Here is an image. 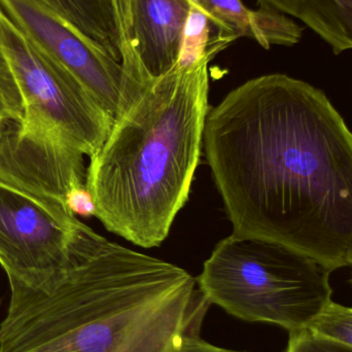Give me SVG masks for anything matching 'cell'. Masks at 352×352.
Listing matches in <instances>:
<instances>
[{
  "label": "cell",
  "mask_w": 352,
  "mask_h": 352,
  "mask_svg": "<svg viewBox=\"0 0 352 352\" xmlns=\"http://www.w3.org/2000/svg\"><path fill=\"white\" fill-rule=\"evenodd\" d=\"M205 156L234 235L293 248L331 271L352 260V132L322 91L285 74L209 109Z\"/></svg>",
  "instance_id": "1"
},
{
  "label": "cell",
  "mask_w": 352,
  "mask_h": 352,
  "mask_svg": "<svg viewBox=\"0 0 352 352\" xmlns=\"http://www.w3.org/2000/svg\"><path fill=\"white\" fill-rule=\"evenodd\" d=\"M210 61L177 65L130 91L90 159L97 219L140 248L160 245L188 201L210 109Z\"/></svg>",
  "instance_id": "2"
},
{
  "label": "cell",
  "mask_w": 352,
  "mask_h": 352,
  "mask_svg": "<svg viewBox=\"0 0 352 352\" xmlns=\"http://www.w3.org/2000/svg\"><path fill=\"white\" fill-rule=\"evenodd\" d=\"M195 285L184 269L109 241L80 221L63 268L37 287L10 283L0 352H111Z\"/></svg>",
  "instance_id": "3"
},
{
  "label": "cell",
  "mask_w": 352,
  "mask_h": 352,
  "mask_svg": "<svg viewBox=\"0 0 352 352\" xmlns=\"http://www.w3.org/2000/svg\"><path fill=\"white\" fill-rule=\"evenodd\" d=\"M332 272L283 244L232 234L217 243L196 281L209 304L292 334L307 330L333 301Z\"/></svg>",
  "instance_id": "4"
},
{
  "label": "cell",
  "mask_w": 352,
  "mask_h": 352,
  "mask_svg": "<svg viewBox=\"0 0 352 352\" xmlns=\"http://www.w3.org/2000/svg\"><path fill=\"white\" fill-rule=\"evenodd\" d=\"M0 50L10 62L22 94L21 138L67 146L93 158L113 119L63 66L35 45L0 8Z\"/></svg>",
  "instance_id": "5"
},
{
  "label": "cell",
  "mask_w": 352,
  "mask_h": 352,
  "mask_svg": "<svg viewBox=\"0 0 352 352\" xmlns=\"http://www.w3.org/2000/svg\"><path fill=\"white\" fill-rule=\"evenodd\" d=\"M80 221L65 203L0 178V265L37 287L63 268Z\"/></svg>",
  "instance_id": "6"
},
{
  "label": "cell",
  "mask_w": 352,
  "mask_h": 352,
  "mask_svg": "<svg viewBox=\"0 0 352 352\" xmlns=\"http://www.w3.org/2000/svg\"><path fill=\"white\" fill-rule=\"evenodd\" d=\"M14 24L70 72L115 119L125 86L121 62L107 55L41 0H0Z\"/></svg>",
  "instance_id": "7"
},
{
  "label": "cell",
  "mask_w": 352,
  "mask_h": 352,
  "mask_svg": "<svg viewBox=\"0 0 352 352\" xmlns=\"http://www.w3.org/2000/svg\"><path fill=\"white\" fill-rule=\"evenodd\" d=\"M125 82L142 84L177 66L190 0H111Z\"/></svg>",
  "instance_id": "8"
},
{
  "label": "cell",
  "mask_w": 352,
  "mask_h": 352,
  "mask_svg": "<svg viewBox=\"0 0 352 352\" xmlns=\"http://www.w3.org/2000/svg\"><path fill=\"white\" fill-rule=\"evenodd\" d=\"M208 305L197 285L190 287L138 322L111 352H173L184 337L199 334Z\"/></svg>",
  "instance_id": "9"
},
{
  "label": "cell",
  "mask_w": 352,
  "mask_h": 352,
  "mask_svg": "<svg viewBox=\"0 0 352 352\" xmlns=\"http://www.w3.org/2000/svg\"><path fill=\"white\" fill-rule=\"evenodd\" d=\"M194 4L237 38L248 37L265 49L295 45L303 32V28L289 16L266 6L250 10L241 0H200Z\"/></svg>",
  "instance_id": "10"
},
{
  "label": "cell",
  "mask_w": 352,
  "mask_h": 352,
  "mask_svg": "<svg viewBox=\"0 0 352 352\" xmlns=\"http://www.w3.org/2000/svg\"><path fill=\"white\" fill-rule=\"evenodd\" d=\"M260 6L293 16L336 54L352 51V0H256Z\"/></svg>",
  "instance_id": "11"
},
{
  "label": "cell",
  "mask_w": 352,
  "mask_h": 352,
  "mask_svg": "<svg viewBox=\"0 0 352 352\" xmlns=\"http://www.w3.org/2000/svg\"><path fill=\"white\" fill-rule=\"evenodd\" d=\"M78 32L121 61V41L111 0H41Z\"/></svg>",
  "instance_id": "12"
},
{
  "label": "cell",
  "mask_w": 352,
  "mask_h": 352,
  "mask_svg": "<svg viewBox=\"0 0 352 352\" xmlns=\"http://www.w3.org/2000/svg\"><path fill=\"white\" fill-rule=\"evenodd\" d=\"M24 103L10 62L0 50V144L22 124Z\"/></svg>",
  "instance_id": "13"
},
{
  "label": "cell",
  "mask_w": 352,
  "mask_h": 352,
  "mask_svg": "<svg viewBox=\"0 0 352 352\" xmlns=\"http://www.w3.org/2000/svg\"><path fill=\"white\" fill-rule=\"evenodd\" d=\"M306 331L316 338L352 351V308L332 301Z\"/></svg>",
  "instance_id": "14"
},
{
  "label": "cell",
  "mask_w": 352,
  "mask_h": 352,
  "mask_svg": "<svg viewBox=\"0 0 352 352\" xmlns=\"http://www.w3.org/2000/svg\"><path fill=\"white\" fill-rule=\"evenodd\" d=\"M287 349L292 352H352L342 345L316 338L306 330L289 334Z\"/></svg>",
  "instance_id": "15"
},
{
  "label": "cell",
  "mask_w": 352,
  "mask_h": 352,
  "mask_svg": "<svg viewBox=\"0 0 352 352\" xmlns=\"http://www.w3.org/2000/svg\"><path fill=\"white\" fill-rule=\"evenodd\" d=\"M66 206L74 215L96 217V205L87 186L74 188L66 198Z\"/></svg>",
  "instance_id": "16"
},
{
  "label": "cell",
  "mask_w": 352,
  "mask_h": 352,
  "mask_svg": "<svg viewBox=\"0 0 352 352\" xmlns=\"http://www.w3.org/2000/svg\"><path fill=\"white\" fill-rule=\"evenodd\" d=\"M173 352H241L221 349L207 343L199 337V334H190L184 337Z\"/></svg>",
  "instance_id": "17"
},
{
  "label": "cell",
  "mask_w": 352,
  "mask_h": 352,
  "mask_svg": "<svg viewBox=\"0 0 352 352\" xmlns=\"http://www.w3.org/2000/svg\"><path fill=\"white\" fill-rule=\"evenodd\" d=\"M190 1H192V3H197V2L200 1V0H190Z\"/></svg>",
  "instance_id": "18"
},
{
  "label": "cell",
  "mask_w": 352,
  "mask_h": 352,
  "mask_svg": "<svg viewBox=\"0 0 352 352\" xmlns=\"http://www.w3.org/2000/svg\"><path fill=\"white\" fill-rule=\"evenodd\" d=\"M287 352H292V351H291V349H287Z\"/></svg>",
  "instance_id": "19"
},
{
  "label": "cell",
  "mask_w": 352,
  "mask_h": 352,
  "mask_svg": "<svg viewBox=\"0 0 352 352\" xmlns=\"http://www.w3.org/2000/svg\"><path fill=\"white\" fill-rule=\"evenodd\" d=\"M349 266H351V268H352V260H351V265H349ZM351 281H352V280H351Z\"/></svg>",
  "instance_id": "20"
}]
</instances>
